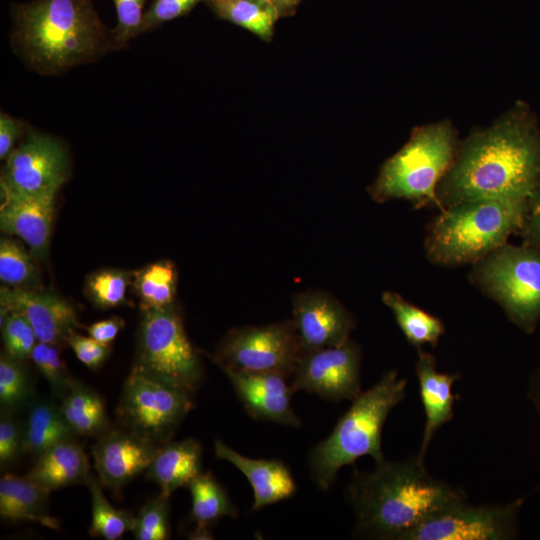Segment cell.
Wrapping results in <instances>:
<instances>
[{
  "label": "cell",
  "mask_w": 540,
  "mask_h": 540,
  "mask_svg": "<svg viewBox=\"0 0 540 540\" xmlns=\"http://www.w3.org/2000/svg\"><path fill=\"white\" fill-rule=\"evenodd\" d=\"M356 531L375 539L404 540L429 517L466 499L464 492L431 476L418 455L354 470L346 489Z\"/></svg>",
  "instance_id": "6da1fadb"
},
{
  "label": "cell",
  "mask_w": 540,
  "mask_h": 540,
  "mask_svg": "<svg viewBox=\"0 0 540 540\" xmlns=\"http://www.w3.org/2000/svg\"><path fill=\"white\" fill-rule=\"evenodd\" d=\"M540 188V137L512 115L473 136L442 185L447 207L481 198L531 199Z\"/></svg>",
  "instance_id": "7a4b0ae2"
},
{
  "label": "cell",
  "mask_w": 540,
  "mask_h": 540,
  "mask_svg": "<svg viewBox=\"0 0 540 540\" xmlns=\"http://www.w3.org/2000/svg\"><path fill=\"white\" fill-rule=\"evenodd\" d=\"M12 16V43L41 74H60L117 48L91 0H34L15 5Z\"/></svg>",
  "instance_id": "3957f363"
},
{
  "label": "cell",
  "mask_w": 540,
  "mask_h": 540,
  "mask_svg": "<svg viewBox=\"0 0 540 540\" xmlns=\"http://www.w3.org/2000/svg\"><path fill=\"white\" fill-rule=\"evenodd\" d=\"M406 387L407 380L396 370L385 372L352 401L330 435L310 450V474L320 489H329L338 471L362 456H371L376 464L385 460L383 427L393 408L405 398Z\"/></svg>",
  "instance_id": "277c9868"
},
{
  "label": "cell",
  "mask_w": 540,
  "mask_h": 540,
  "mask_svg": "<svg viewBox=\"0 0 540 540\" xmlns=\"http://www.w3.org/2000/svg\"><path fill=\"white\" fill-rule=\"evenodd\" d=\"M530 200L481 198L448 207L431 227L428 256L446 265L481 260L523 229Z\"/></svg>",
  "instance_id": "5b68a950"
},
{
  "label": "cell",
  "mask_w": 540,
  "mask_h": 540,
  "mask_svg": "<svg viewBox=\"0 0 540 540\" xmlns=\"http://www.w3.org/2000/svg\"><path fill=\"white\" fill-rule=\"evenodd\" d=\"M454 152L453 132L448 124L422 127L383 165L372 189L377 201L403 198L440 205L436 184L449 168Z\"/></svg>",
  "instance_id": "8992f818"
},
{
  "label": "cell",
  "mask_w": 540,
  "mask_h": 540,
  "mask_svg": "<svg viewBox=\"0 0 540 540\" xmlns=\"http://www.w3.org/2000/svg\"><path fill=\"white\" fill-rule=\"evenodd\" d=\"M475 278L526 333L540 320V252L504 244L481 259Z\"/></svg>",
  "instance_id": "52a82bcc"
},
{
  "label": "cell",
  "mask_w": 540,
  "mask_h": 540,
  "mask_svg": "<svg viewBox=\"0 0 540 540\" xmlns=\"http://www.w3.org/2000/svg\"><path fill=\"white\" fill-rule=\"evenodd\" d=\"M133 367L192 394L201 384L203 374L198 353L174 305L143 310L138 356Z\"/></svg>",
  "instance_id": "ba28073f"
},
{
  "label": "cell",
  "mask_w": 540,
  "mask_h": 540,
  "mask_svg": "<svg viewBox=\"0 0 540 540\" xmlns=\"http://www.w3.org/2000/svg\"><path fill=\"white\" fill-rule=\"evenodd\" d=\"M189 391L135 367L117 407L124 429L160 446L168 441L193 407Z\"/></svg>",
  "instance_id": "9c48e42d"
},
{
  "label": "cell",
  "mask_w": 540,
  "mask_h": 540,
  "mask_svg": "<svg viewBox=\"0 0 540 540\" xmlns=\"http://www.w3.org/2000/svg\"><path fill=\"white\" fill-rule=\"evenodd\" d=\"M303 354L292 320L231 329L212 360L219 368L292 376Z\"/></svg>",
  "instance_id": "30bf717a"
},
{
  "label": "cell",
  "mask_w": 540,
  "mask_h": 540,
  "mask_svg": "<svg viewBox=\"0 0 540 540\" xmlns=\"http://www.w3.org/2000/svg\"><path fill=\"white\" fill-rule=\"evenodd\" d=\"M523 498L506 504L470 505L466 499L429 517L404 540H508L518 534Z\"/></svg>",
  "instance_id": "8fae6325"
},
{
  "label": "cell",
  "mask_w": 540,
  "mask_h": 540,
  "mask_svg": "<svg viewBox=\"0 0 540 540\" xmlns=\"http://www.w3.org/2000/svg\"><path fill=\"white\" fill-rule=\"evenodd\" d=\"M5 161L1 194L56 195L67 179V151L46 134L28 133Z\"/></svg>",
  "instance_id": "7c38bea8"
},
{
  "label": "cell",
  "mask_w": 540,
  "mask_h": 540,
  "mask_svg": "<svg viewBox=\"0 0 540 540\" xmlns=\"http://www.w3.org/2000/svg\"><path fill=\"white\" fill-rule=\"evenodd\" d=\"M361 360L360 347L350 339L339 346L305 352L292 374L291 389L333 402L353 401L362 392Z\"/></svg>",
  "instance_id": "4fadbf2b"
},
{
  "label": "cell",
  "mask_w": 540,
  "mask_h": 540,
  "mask_svg": "<svg viewBox=\"0 0 540 540\" xmlns=\"http://www.w3.org/2000/svg\"><path fill=\"white\" fill-rule=\"evenodd\" d=\"M291 320L303 353L339 346L355 327L354 317L336 298L313 289L293 297Z\"/></svg>",
  "instance_id": "5bb4252c"
},
{
  "label": "cell",
  "mask_w": 540,
  "mask_h": 540,
  "mask_svg": "<svg viewBox=\"0 0 540 540\" xmlns=\"http://www.w3.org/2000/svg\"><path fill=\"white\" fill-rule=\"evenodd\" d=\"M0 301V319L11 312L22 314L39 342L60 345L81 326L74 307L51 292L2 286Z\"/></svg>",
  "instance_id": "9a60e30c"
},
{
  "label": "cell",
  "mask_w": 540,
  "mask_h": 540,
  "mask_svg": "<svg viewBox=\"0 0 540 540\" xmlns=\"http://www.w3.org/2000/svg\"><path fill=\"white\" fill-rule=\"evenodd\" d=\"M158 446L126 429L108 430L92 448L94 468L102 487L118 493L146 472Z\"/></svg>",
  "instance_id": "2e32d148"
},
{
  "label": "cell",
  "mask_w": 540,
  "mask_h": 540,
  "mask_svg": "<svg viewBox=\"0 0 540 540\" xmlns=\"http://www.w3.org/2000/svg\"><path fill=\"white\" fill-rule=\"evenodd\" d=\"M220 369L229 379L245 411L251 417L290 427L302 425L291 405L293 391L285 375L277 372Z\"/></svg>",
  "instance_id": "e0dca14e"
},
{
  "label": "cell",
  "mask_w": 540,
  "mask_h": 540,
  "mask_svg": "<svg viewBox=\"0 0 540 540\" xmlns=\"http://www.w3.org/2000/svg\"><path fill=\"white\" fill-rule=\"evenodd\" d=\"M0 228L40 257L47 251L56 195L1 194Z\"/></svg>",
  "instance_id": "ac0fdd59"
},
{
  "label": "cell",
  "mask_w": 540,
  "mask_h": 540,
  "mask_svg": "<svg viewBox=\"0 0 540 540\" xmlns=\"http://www.w3.org/2000/svg\"><path fill=\"white\" fill-rule=\"evenodd\" d=\"M214 452L218 459L225 460L249 481L254 495L253 511L291 498L297 491L291 471L278 459H254L246 457L216 440Z\"/></svg>",
  "instance_id": "d6986e66"
},
{
  "label": "cell",
  "mask_w": 540,
  "mask_h": 540,
  "mask_svg": "<svg viewBox=\"0 0 540 540\" xmlns=\"http://www.w3.org/2000/svg\"><path fill=\"white\" fill-rule=\"evenodd\" d=\"M415 373L425 413V426L417 455L424 460L434 435L444 424L454 418L453 405L456 396L452 393V387L460 378V374L438 372L435 357L420 349Z\"/></svg>",
  "instance_id": "ffe728a7"
},
{
  "label": "cell",
  "mask_w": 540,
  "mask_h": 540,
  "mask_svg": "<svg viewBox=\"0 0 540 540\" xmlns=\"http://www.w3.org/2000/svg\"><path fill=\"white\" fill-rule=\"evenodd\" d=\"M201 463L202 447L197 440L168 441L158 446L146 476L159 486L161 496L169 498L201 473Z\"/></svg>",
  "instance_id": "44dd1931"
},
{
  "label": "cell",
  "mask_w": 540,
  "mask_h": 540,
  "mask_svg": "<svg viewBox=\"0 0 540 540\" xmlns=\"http://www.w3.org/2000/svg\"><path fill=\"white\" fill-rule=\"evenodd\" d=\"M90 463L76 440L57 444L40 455L26 476L52 492L63 487L87 483Z\"/></svg>",
  "instance_id": "7402d4cb"
},
{
  "label": "cell",
  "mask_w": 540,
  "mask_h": 540,
  "mask_svg": "<svg viewBox=\"0 0 540 540\" xmlns=\"http://www.w3.org/2000/svg\"><path fill=\"white\" fill-rule=\"evenodd\" d=\"M49 494L26 475L5 474L0 479V515L13 522L31 521L59 530V520L48 512Z\"/></svg>",
  "instance_id": "603a6c76"
},
{
  "label": "cell",
  "mask_w": 540,
  "mask_h": 540,
  "mask_svg": "<svg viewBox=\"0 0 540 540\" xmlns=\"http://www.w3.org/2000/svg\"><path fill=\"white\" fill-rule=\"evenodd\" d=\"M59 408L78 436L100 437L109 430L104 399L75 379L61 398Z\"/></svg>",
  "instance_id": "cb8c5ba5"
},
{
  "label": "cell",
  "mask_w": 540,
  "mask_h": 540,
  "mask_svg": "<svg viewBox=\"0 0 540 540\" xmlns=\"http://www.w3.org/2000/svg\"><path fill=\"white\" fill-rule=\"evenodd\" d=\"M24 427V451L36 456L47 449L77 439L59 405L48 400L32 402Z\"/></svg>",
  "instance_id": "d4e9b609"
},
{
  "label": "cell",
  "mask_w": 540,
  "mask_h": 540,
  "mask_svg": "<svg viewBox=\"0 0 540 540\" xmlns=\"http://www.w3.org/2000/svg\"><path fill=\"white\" fill-rule=\"evenodd\" d=\"M207 3L219 18L266 42L272 40L275 24L281 18L278 10L265 0H209Z\"/></svg>",
  "instance_id": "484cf974"
},
{
  "label": "cell",
  "mask_w": 540,
  "mask_h": 540,
  "mask_svg": "<svg viewBox=\"0 0 540 540\" xmlns=\"http://www.w3.org/2000/svg\"><path fill=\"white\" fill-rule=\"evenodd\" d=\"M383 303L391 309L407 341L420 349L423 345H437L445 328L441 320L406 301L399 294L387 291Z\"/></svg>",
  "instance_id": "4316f807"
},
{
  "label": "cell",
  "mask_w": 540,
  "mask_h": 540,
  "mask_svg": "<svg viewBox=\"0 0 540 540\" xmlns=\"http://www.w3.org/2000/svg\"><path fill=\"white\" fill-rule=\"evenodd\" d=\"M188 488L192 499L190 518L196 525L210 527L222 517L237 516L227 491L211 472H201Z\"/></svg>",
  "instance_id": "83f0119b"
},
{
  "label": "cell",
  "mask_w": 540,
  "mask_h": 540,
  "mask_svg": "<svg viewBox=\"0 0 540 540\" xmlns=\"http://www.w3.org/2000/svg\"><path fill=\"white\" fill-rule=\"evenodd\" d=\"M176 269L171 261L147 265L134 275V285L142 310L161 309L173 305L176 289Z\"/></svg>",
  "instance_id": "f1b7e54d"
},
{
  "label": "cell",
  "mask_w": 540,
  "mask_h": 540,
  "mask_svg": "<svg viewBox=\"0 0 540 540\" xmlns=\"http://www.w3.org/2000/svg\"><path fill=\"white\" fill-rule=\"evenodd\" d=\"M86 485L91 495L92 520L89 533L92 537L117 540L133 530L135 516L115 508L106 499L98 478L91 475Z\"/></svg>",
  "instance_id": "f546056e"
},
{
  "label": "cell",
  "mask_w": 540,
  "mask_h": 540,
  "mask_svg": "<svg viewBox=\"0 0 540 540\" xmlns=\"http://www.w3.org/2000/svg\"><path fill=\"white\" fill-rule=\"evenodd\" d=\"M32 382L23 361H17L5 353L0 358V405L1 412L13 413L32 397Z\"/></svg>",
  "instance_id": "4dcf8cb0"
},
{
  "label": "cell",
  "mask_w": 540,
  "mask_h": 540,
  "mask_svg": "<svg viewBox=\"0 0 540 540\" xmlns=\"http://www.w3.org/2000/svg\"><path fill=\"white\" fill-rule=\"evenodd\" d=\"M0 280L8 287L28 288L36 280V269L23 246L2 238L0 241Z\"/></svg>",
  "instance_id": "1f68e13d"
},
{
  "label": "cell",
  "mask_w": 540,
  "mask_h": 540,
  "mask_svg": "<svg viewBox=\"0 0 540 540\" xmlns=\"http://www.w3.org/2000/svg\"><path fill=\"white\" fill-rule=\"evenodd\" d=\"M30 359L48 382L52 393L62 398L69 389L73 378L68 375L60 355L59 345L38 341L33 348Z\"/></svg>",
  "instance_id": "d6a6232c"
},
{
  "label": "cell",
  "mask_w": 540,
  "mask_h": 540,
  "mask_svg": "<svg viewBox=\"0 0 540 540\" xmlns=\"http://www.w3.org/2000/svg\"><path fill=\"white\" fill-rule=\"evenodd\" d=\"M128 278L125 272L116 269L95 272L87 279V294L100 308L119 306L125 302Z\"/></svg>",
  "instance_id": "836d02e7"
},
{
  "label": "cell",
  "mask_w": 540,
  "mask_h": 540,
  "mask_svg": "<svg viewBox=\"0 0 540 540\" xmlns=\"http://www.w3.org/2000/svg\"><path fill=\"white\" fill-rule=\"evenodd\" d=\"M0 323L5 354L17 361L30 358L38 340L25 316L11 312L0 319Z\"/></svg>",
  "instance_id": "e575fe53"
},
{
  "label": "cell",
  "mask_w": 540,
  "mask_h": 540,
  "mask_svg": "<svg viewBox=\"0 0 540 540\" xmlns=\"http://www.w3.org/2000/svg\"><path fill=\"white\" fill-rule=\"evenodd\" d=\"M137 540H166L170 536L168 498L157 496L135 516L132 530Z\"/></svg>",
  "instance_id": "d590c367"
},
{
  "label": "cell",
  "mask_w": 540,
  "mask_h": 540,
  "mask_svg": "<svg viewBox=\"0 0 540 540\" xmlns=\"http://www.w3.org/2000/svg\"><path fill=\"white\" fill-rule=\"evenodd\" d=\"M118 23L112 31L117 48L141 33L145 0H113Z\"/></svg>",
  "instance_id": "8d00e7d4"
},
{
  "label": "cell",
  "mask_w": 540,
  "mask_h": 540,
  "mask_svg": "<svg viewBox=\"0 0 540 540\" xmlns=\"http://www.w3.org/2000/svg\"><path fill=\"white\" fill-rule=\"evenodd\" d=\"M24 451V427L12 413L1 412L0 420V464L6 467Z\"/></svg>",
  "instance_id": "74e56055"
},
{
  "label": "cell",
  "mask_w": 540,
  "mask_h": 540,
  "mask_svg": "<svg viewBox=\"0 0 540 540\" xmlns=\"http://www.w3.org/2000/svg\"><path fill=\"white\" fill-rule=\"evenodd\" d=\"M203 1L209 0H155L144 13L141 33L188 13Z\"/></svg>",
  "instance_id": "f35d334b"
},
{
  "label": "cell",
  "mask_w": 540,
  "mask_h": 540,
  "mask_svg": "<svg viewBox=\"0 0 540 540\" xmlns=\"http://www.w3.org/2000/svg\"><path fill=\"white\" fill-rule=\"evenodd\" d=\"M80 362L90 369L99 368L109 355V345L102 344L90 336H83L76 331L66 339Z\"/></svg>",
  "instance_id": "ab89813d"
},
{
  "label": "cell",
  "mask_w": 540,
  "mask_h": 540,
  "mask_svg": "<svg viewBox=\"0 0 540 540\" xmlns=\"http://www.w3.org/2000/svg\"><path fill=\"white\" fill-rule=\"evenodd\" d=\"M23 132L20 120L6 114L0 115V159L6 160L15 148V143Z\"/></svg>",
  "instance_id": "60d3db41"
},
{
  "label": "cell",
  "mask_w": 540,
  "mask_h": 540,
  "mask_svg": "<svg viewBox=\"0 0 540 540\" xmlns=\"http://www.w3.org/2000/svg\"><path fill=\"white\" fill-rule=\"evenodd\" d=\"M528 245L540 252V188L530 200V206L523 226Z\"/></svg>",
  "instance_id": "b9f144b4"
},
{
  "label": "cell",
  "mask_w": 540,
  "mask_h": 540,
  "mask_svg": "<svg viewBox=\"0 0 540 540\" xmlns=\"http://www.w3.org/2000/svg\"><path fill=\"white\" fill-rule=\"evenodd\" d=\"M122 318L114 316L106 320L98 321L87 327L88 336L96 341L109 345L124 327Z\"/></svg>",
  "instance_id": "7bdbcfd3"
},
{
  "label": "cell",
  "mask_w": 540,
  "mask_h": 540,
  "mask_svg": "<svg viewBox=\"0 0 540 540\" xmlns=\"http://www.w3.org/2000/svg\"><path fill=\"white\" fill-rule=\"evenodd\" d=\"M528 397L540 415V369L537 370L530 378Z\"/></svg>",
  "instance_id": "ee69618b"
},
{
  "label": "cell",
  "mask_w": 540,
  "mask_h": 540,
  "mask_svg": "<svg viewBox=\"0 0 540 540\" xmlns=\"http://www.w3.org/2000/svg\"><path fill=\"white\" fill-rule=\"evenodd\" d=\"M273 5L281 17L292 15L302 0H265Z\"/></svg>",
  "instance_id": "f6af8a7d"
},
{
  "label": "cell",
  "mask_w": 540,
  "mask_h": 540,
  "mask_svg": "<svg viewBox=\"0 0 540 540\" xmlns=\"http://www.w3.org/2000/svg\"><path fill=\"white\" fill-rule=\"evenodd\" d=\"M188 537L194 540H208L212 539L213 535L209 530V526L196 525Z\"/></svg>",
  "instance_id": "bcb514c9"
}]
</instances>
